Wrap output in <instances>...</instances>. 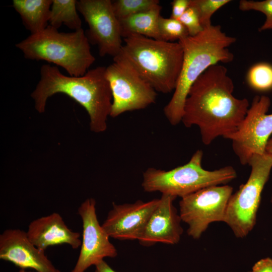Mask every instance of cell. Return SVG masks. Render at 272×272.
Wrapping results in <instances>:
<instances>
[{"instance_id":"obj_1","label":"cell","mask_w":272,"mask_h":272,"mask_svg":"<svg viewBox=\"0 0 272 272\" xmlns=\"http://www.w3.org/2000/svg\"><path fill=\"white\" fill-rule=\"evenodd\" d=\"M234 89L227 69L218 64L208 68L191 87L181 122L186 127L197 126L205 145L220 136L226 139L244 119L249 102L246 98H236Z\"/></svg>"},{"instance_id":"obj_2","label":"cell","mask_w":272,"mask_h":272,"mask_svg":"<svg viewBox=\"0 0 272 272\" xmlns=\"http://www.w3.org/2000/svg\"><path fill=\"white\" fill-rule=\"evenodd\" d=\"M106 67L99 66L89 70L80 77L62 74L56 66L43 64L40 79L31 96L39 113L45 111L47 99L57 93H62L74 99L87 111L90 127L96 133L104 132L107 127L112 95L106 79Z\"/></svg>"},{"instance_id":"obj_3","label":"cell","mask_w":272,"mask_h":272,"mask_svg":"<svg viewBox=\"0 0 272 272\" xmlns=\"http://www.w3.org/2000/svg\"><path fill=\"white\" fill-rule=\"evenodd\" d=\"M236 41V38L228 36L219 25H212L194 36L178 41L183 51L182 65L173 95L163 110L171 125L181 122L189 91L200 76L219 62L233 61L234 54L228 47Z\"/></svg>"},{"instance_id":"obj_4","label":"cell","mask_w":272,"mask_h":272,"mask_svg":"<svg viewBox=\"0 0 272 272\" xmlns=\"http://www.w3.org/2000/svg\"><path fill=\"white\" fill-rule=\"evenodd\" d=\"M123 41L117 55L131 64L157 92L167 94L174 91L183 58V49L178 41L168 42L135 34L123 38Z\"/></svg>"},{"instance_id":"obj_5","label":"cell","mask_w":272,"mask_h":272,"mask_svg":"<svg viewBox=\"0 0 272 272\" xmlns=\"http://www.w3.org/2000/svg\"><path fill=\"white\" fill-rule=\"evenodd\" d=\"M25 58L45 60L63 68L70 76L84 75L95 61L90 42L81 28L60 32L50 25L16 44Z\"/></svg>"},{"instance_id":"obj_6","label":"cell","mask_w":272,"mask_h":272,"mask_svg":"<svg viewBox=\"0 0 272 272\" xmlns=\"http://www.w3.org/2000/svg\"><path fill=\"white\" fill-rule=\"evenodd\" d=\"M202 156V151L198 150L187 163L171 170L148 168L143 174V189L182 198L205 187L225 185L237 177L235 170L230 166L213 171L203 169Z\"/></svg>"},{"instance_id":"obj_7","label":"cell","mask_w":272,"mask_h":272,"mask_svg":"<svg viewBox=\"0 0 272 272\" xmlns=\"http://www.w3.org/2000/svg\"><path fill=\"white\" fill-rule=\"evenodd\" d=\"M248 164L251 168L249 178L230 196L224 221L240 238L245 237L256 224L262 191L272 168V155H253Z\"/></svg>"},{"instance_id":"obj_8","label":"cell","mask_w":272,"mask_h":272,"mask_svg":"<svg viewBox=\"0 0 272 272\" xmlns=\"http://www.w3.org/2000/svg\"><path fill=\"white\" fill-rule=\"evenodd\" d=\"M105 75L112 95V117L145 109L155 102L157 92L121 57H113V62L106 67Z\"/></svg>"},{"instance_id":"obj_9","label":"cell","mask_w":272,"mask_h":272,"mask_svg":"<svg viewBox=\"0 0 272 272\" xmlns=\"http://www.w3.org/2000/svg\"><path fill=\"white\" fill-rule=\"evenodd\" d=\"M233 187L228 185L203 188L181 198L179 215L188 225L187 234L197 239L215 222H224Z\"/></svg>"},{"instance_id":"obj_10","label":"cell","mask_w":272,"mask_h":272,"mask_svg":"<svg viewBox=\"0 0 272 272\" xmlns=\"http://www.w3.org/2000/svg\"><path fill=\"white\" fill-rule=\"evenodd\" d=\"M270 105L268 97L255 96L238 129L226 138L232 141L234 152L242 165L248 164L253 155L265 153L272 134V114H267Z\"/></svg>"},{"instance_id":"obj_11","label":"cell","mask_w":272,"mask_h":272,"mask_svg":"<svg viewBox=\"0 0 272 272\" xmlns=\"http://www.w3.org/2000/svg\"><path fill=\"white\" fill-rule=\"evenodd\" d=\"M77 10L89 29L85 32L90 42L96 45L101 56L115 57L122 47L119 22L110 0L77 1Z\"/></svg>"},{"instance_id":"obj_12","label":"cell","mask_w":272,"mask_h":272,"mask_svg":"<svg viewBox=\"0 0 272 272\" xmlns=\"http://www.w3.org/2000/svg\"><path fill=\"white\" fill-rule=\"evenodd\" d=\"M78 213L82 221L83 239L78 260L71 272H85L105 257H115L117 251L99 223L94 198L86 199L79 207Z\"/></svg>"},{"instance_id":"obj_13","label":"cell","mask_w":272,"mask_h":272,"mask_svg":"<svg viewBox=\"0 0 272 272\" xmlns=\"http://www.w3.org/2000/svg\"><path fill=\"white\" fill-rule=\"evenodd\" d=\"M159 201L160 198L148 201L139 200L133 203H113L102 227L109 237L139 240Z\"/></svg>"},{"instance_id":"obj_14","label":"cell","mask_w":272,"mask_h":272,"mask_svg":"<svg viewBox=\"0 0 272 272\" xmlns=\"http://www.w3.org/2000/svg\"><path fill=\"white\" fill-rule=\"evenodd\" d=\"M0 258L21 269L31 268L36 272H60L45 254L28 239L26 232L9 229L0 235Z\"/></svg>"},{"instance_id":"obj_15","label":"cell","mask_w":272,"mask_h":272,"mask_svg":"<svg viewBox=\"0 0 272 272\" xmlns=\"http://www.w3.org/2000/svg\"><path fill=\"white\" fill-rule=\"evenodd\" d=\"M176 197L162 194L160 201L151 215L145 229L138 240L143 246L157 243L175 244L179 242L183 233L182 221L173 205Z\"/></svg>"},{"instance_id":"obj_16","label":"cell","mask_w":272,"mask_h":272,"mask_svg":"<svg viewBox=\"0 0 272 272\" xmlns=\"http://www.w3.org/2000/svg\"><path fill=\"white\" fill-rule=\"evenodd\" d=\"M26 234L36 247L44 251L49 246L62 244H67L76 249L82 244L80 233L69 229L57 213L32 221Z\"/></svg>"},{"instance_id":"obj_17","label":"cell","mask_w":272,"mask_h":272,"mask_svg":"<svg viewBox=\"0 0 272 272\" xmlns=\"http://www.w3.org/2000/svg\"><path fill=\"white\" fill-rule=\"evenodd\" d=\"M52 3V0H14L12 6L25 28L34 34L48 26Z\"/></svg>"},{"instance_id":"obj_18","label":"cell","mask_w":272,"mask_h":272,"mask_svg":"<svg viewBox=\"0 0 272 272\" xmlns=\"http://www.w3.org/2000/svg\"><path fill=\"white\" fill-rule=\"evenodd\" d=\"M162 7L159 5L154 8L119 21L122 37L139 35L160 40L158 22Z\"/></svg>"},{"instance_id":"obj_19","label":"cell","mask_w":272,"mask_h":272,"mask_svg":"<svg viewBox=\"0 0 272 272\" xmlns=\"http://www.w3.org/2000/svg\"><path fill=\"white\" fill-rule=\"evenodd\" d=\"M77 1L52 0L49 23L58 29L62 24L75 31L82 28V21L77 13Z\"/></svg>"},{"instance_id":"obj_20","label":"cell","mask_w":272,"mask_h":272,"mask_svg":"<svg viewBox=\"0 0 272 272\" xmlns=\"http://www.w3.org/2000/svg\"><path fill=\"white\" fill-rule=\"evenodd\" d=\"M246 81L248 86L257 91H267L272 89V65L260 62L249 69Z\"/></svg>"},{"instance_id":"obj_21","label":"cell","mask_w":272,"mask_h":272,"mask_svg":"<svg viewBox=\"0 0 272 272\" xmlns=\"http://www.w3.org/2000/svg\"><path fill=\"white\" fill-rule=\"evenodd\" d=\"M114 14L118 21L150 10L159 5L158 0H116L112 1Z\"/></svg>"},{"instance_id":"obj_22","label":"cell","mask_w":272,"mask_h":272,"mask_svg":"<svg viewBox=\"0 0 272 272\" xmlns=\"http://www.w3.org/2000/svg\"><path fill=\"white\" fill-rule=\"evenodd\" d=\"M160 40L174 42L189 36L187 29L181 22L172 18L160 16L158 22Z\"/></svg>"},{"instance_id":"obj_23","label":"cell","mask_w":272,"mask_h":272,"mask_svg":"<svg viewBox=\"0 0 272 272\" xmlns=\"http://www.w3.org/2000/svg\"><path fill=\"white\" fill-rule=\"evenodd\" d=\"M230 2V0H191L190 7L197 12L204 28L212 25L211 18L213 14Z\"/></svg>"},{"instance_id":"obj_24","label":"cell","mask_w":272,"mask_h":272,"mask_svg":"<svg viewBox=\"0 0 272 272\" xmlns=\"http://www.w3.org/2000/svg\"><path fill=\"white\" fill-rule=\"evenodd\" d=\"M239 8L242 11H255L263 13L265 16V20L259 31L272 30V0H241L239 2Z\"/></svg>"},{"instance_id":"obj_25","label":"cell","mask_w":272,"mask_h":272,"mask_svg":"<svg viewBox=\"0 0 272 272\" xmlns=\"http://www.w3.org/2000/svg\"><path fill=\"white\" fill-rule=\"evenodd\" d=\"M179 20L186 28L190 36L197 35L204 29L200 23L197 12L192 7H190Z\"/></svg>"},{"instance_id":"obj_26","label":"cell","mask_w":272,"mask_h":272,"mask_svg":"<svg viewBox=\"0 0 272 272\" xmlns=\"http://www.w3.org/2000/svg\"><path fill=\"white\" fill-rule=\"evenodd\" d=\"M191 0H174L171 3V18L179 20L184 12L190 7Z\"/></svg>"},{"instance_id":"obj_27","label":"cell","mask_w":272,"mask_h":272,"mask_svg":"<svg viewBox=\"0 0 272 272\" xmlns=\"http://www.w3.org/2000/svg\"><path fill=\"white\" fill-rule=\"evenodd\" d=\"M250 272H272V258L266 257L258 260Z\"/></svg>"},{"instance_id":"obj_28","label":"cell","mask_w":272,"mask_h":272,"mask_svg":"<svg viewBox=\"0 0 272 272\" xmlns=\"http://www.w3.org/2000/svg\"><path fill=\"white\" fill-rule=\"evenodd\" d=\"M95 272H117L113 270L104 260L95 265Z\"/></svg>"},{"instance_id":"obj_29","label":"cell","mask_w":272,"mask_h":272,"mask_svg":"<svg viewBox=\"0 0 272 272\" xmlns=\"http://www.w3.org/2000/svg\"><path fill=\"white\" fill-rule=\"evenodd\" d=\"M265 153L272 155V138L269 139L265 147Z\"/></svg>"},{"instance_id":"obj_30","label":"cell","mask_w":272,"mask_h":272,"mask_svg":"<svg viewBox=\"0 0 272 272\" xmlns=\"http://www.w3.org/2000/svg\"><path fill=\"white\" fill-rule=\"evenodd\" d=\"M18 272H36V271H27L24 269H21Z\"/></svg>"},{"instance_id":"obj_31","label":"cell","mask_w":272,"mask_h":272,"mask_svg":"<svg viewBox=\"0 0 272 272\" xmlns=\"http://www.w3.org/2000/svg\"><path fill=\"white\" fill-rule=\"evenodd\" d=\"M270 201L272 203V195H271V196Z\"/></svg>"}]
</instances>
